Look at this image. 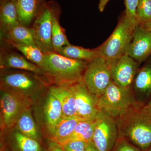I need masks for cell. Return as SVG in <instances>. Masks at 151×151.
Segmentation results:
<instances>
[{"label":"cell","instance_id":"cell-1","mask_svg":"<svg viewBox=\"0 0 151 151\" xmlns=\"http://www.w3.org/2000/svg\"><path fill=\"white\" fill-rule=\"evenodd\" d=\"M119 137L143 151L151 146V115L139 105L116 119Z\"/></svg>","mask_w":151,"mask_h":151},{"label":"cell","instance_id":"cell-2","mask_svg":"<svg viewBox=\"0 0 151 151\" xmlns=\"http://www.w3.org/2000/svg\"><path fill=\"white\" fill-rule=\"evenodd\" d=\"M44 75L51 83L68 85L82 81L88 62L71 59L55 52L45 54Z\"/></svg>","mask_w":151,"mask_h":151},{"label":"cell","instance_id":"cell-3","mask_svg":"<svg viewBox=\"0 0 151 151\" xmlns=\"http://www.w3.org/2000/svg\"><path fill=\"white\" fill-rule=\"evenodd\" d=\"M97 101L100 111L116 119L140 105L135 100L132 88L120 87L112 81Z\"/></svg>","mask_w":151,"mask_h":151},{"label":"cell","instance_id":"cell-4","mask_svg":"<svg viewBox=\"0 0 151 151\" xmlns=\"http://www.w3.org/2000/svg\"><path fill=\"white\" fill-rule=\"evenodd\" d=\"M137 25L124 14L112 34L97 47L99 56L115 59L127 53Z\"/></svg>","mask_w":151,"mask_h":151},{"label":"cell","instance_id":"cell-5","mask_svg":"<svg viewBox=\"0 0 151 151\" xmlns=\"http://www.w3.org/2000/svg\"><path fill=\"white\" fill-rule=\"evenodd\" d=\"M58 6L54 1L42 3L31 27L36 45L44 54L54 51L52 41V22Z\"/></svg>","mask_w":151,"mask_h":151},{"label":"cell","instance_id":"cell-6","mask_svg":"<svg viewBox=\"0 0 151 151\" xmlns=\"http://www.w3.org/2000/svg\"><path fill=\"white\" fill-rule=\"evenodd\" d=\"M112 60L98 56L87 63L82 80L90 93L96 97L101 96L112 81Z\"/></svg>","mask_w":151,"mask_h":151},{"label":"cell","instance_id":"cell-7","mask_svg":"<svg viewBox=\"0 0 151 151\" xmlns=\"http://www.w3.org/2000/svg\"><path fill=\"white\" fill-rule=\"evenodd\" d=\"M38 75L28 71L4 72L1 76V87L29 100L30 96L38 92L45 85Z\"/></svg>","mask_w":151,"mask_h":151},{"label":"cell","instance_id":"cell-8","mask_svg":"<svg viewBox=\"0 0 151 151\" xmlns=\"http://www.w3.org/2000/svg\"><path fill=\"white\" fill-rule=\"evenodd\" d=\"M119 137L116 119L100 111L97 119L92 142L98 151H111Z\"/></svg>","mask_w":151,"mask_h":151},{"label":"cell","instance_id":"cell-9","mask_svg":"<svg viewBox=\"0 0 151 151\" xmlns=\"http://www.w3.org/2000/svg\"><path fill=\"white\" fill-rule=\"evenodd\" d=\"M29 99L20 94L4 90L1 97V122L2 128L16 124L22 113L29 108Z\"/></svg>","mask_w":151,"mask_h":151},{"label":"cell","instance_id":"cell-10","mask_svg":"<svg viewBox=\"0 0 151 151\" xmlns=\"http://www.w3.org/2000/svg\"><path fill=\"white\" fill-rule=\"evenodd\" d=\"M68 85L75 97L77 116L83 120L96 119L100 111L97 97L90 93L83 80Z\"/></svg>","mask_w":151,"mask_h":151},{"label":"cell","instance_id":"cell-11","mask_svg":"<svg viewBox=\"0 0 151 151\" xmlns=\"http://www.w3.org/2000/svg\"><path fill=\"white\" fill-rule=\"evenodd\" d=\"M139 64L127 53L113 59L111 65L112 81L117 86L132 88L139 69Z\"/></svg>","mask_w":151,"mask_h":151},{"label":"cell","instance_id":"cell-12","mask_svg":"<svg viewBox=\"0 0 151 151\" xmlns=\"http://www.w3.org/2000/svg\"><path fill=\"white\" fill-rule=\"evenodd\" d=\"M127 53L139 63L147 59L151 55V31L137 25Z\"/></svg>","mask_w":151,"mask_h":151},{"label":"cell","instance_id":"cell-13","mask_svg":"<svg viewBox=\"0 0 151 151\" xmlns=\"http://www.w3.org/2000/svg\"><path fill=\"white\" fill-rule=\"evenodd\" d=\"M132 93L139 104L145 105L151 99V58L139 68L132 86Z\"/></svg>","mask_w":151,"mask_h":151},{"label":"cell","instance_id":"cell-14","mask_svg":"<svg viewBox=\"0 0 151 151\" xmlns=\"http://www.w3.org/2000/svg\"><path fill=\"white\" fill-rule=\"evenodd\" d=\"M0 65L2 69L14 68L44 75L40 67L28 60L23 55L5 48L1 49Z\"/></svg>","mask_w":151,"mask_h":151},{"label":"cell","instance_id":"cell-15","mask_svg":"<svg viewBox=\"0 0 151 151\" xmlns=\"http://www.w3.org/2000/svg\"><path fill=\"white\" fill-rule=\"evenodd\" d=\"M49 92L60 102L63 117L77 116L75 97L68 85L55 84L50 88Z\"/></svg>","mask_w":151,"mask_h":151},{"label":"cell","instance_id":"cell-16","mask_svg":"<svg viewBox=\"0 0 151 151\" xmlns=\"http://www.w3.org/2000/svg\"><path fill=\"white\" fill-rule=\"evenodd\" d=\"M44 115L47 129L51 134L63 114L60 102L50 92L44 106Z\"/></svg>","mask_w":151,"mask_h":151},{"label":"cell","instance_id":"cell-17","mask_svg":"<svg viewBox=\"0 0 151 151\" xmlns=\"http://www.w3.org/2000/svg\"><path fill=\"white\" fill-rule=\"evenodd\" d=\"M20 24L14 0H1L0 27L1 36Z\"/></svg>","mask_w":151,"mask_h":151},{"label":"cell","instance_id":"cell-18","mask_svg":"<svg viewBox=\"0 0 151 151\" xmlns=\"http://www.w3.org/2000/svg\"><path fill=\"white\" fill-rule=\"evenodd\" d=\"M20 24L28 27L33 22L42 3L40 0H14Z\"/></svg>","mask_w":151,"mask_h":151},{"label":"cell","instance_id":"cell-19","mask_svg":"<svg viewBox=\"0 0 151 151\" xmlns=\"http://www.w3.org/2000/svg\"><path fill=\"white\" fill-rule=\"evenodd\" d=\"M1 37L6 42L36 45L31 28L21 24L12 28Z\"/></svg>","mask_w":151,"mask_h":151},{"label":"cell","instance_id":"cell-20","mask_svg":"<svg viewBox=\"0 0 151 151\" xmlns=\"http://www.w3.org/2000/svg\"><path fill=\"white\" fill-rule=\"evenodd\" d=\"M83 119L78 116L63 117L57 124L50 139L54 142L58 144L70 137L79 122Z\"/></svg>","mask_w":151,"mask_h":151},{"label":"cell","instance_id":"cell-21","mask_svg":"<svg viewBox=\"0 0 151 151\" xmlns=\"http://www.w3.org/2000/svg\"><path fill=\"white\" fill-rule=\"evenodd\" d=\"M96 119L97 118L92 120H82L77 124L70 137L58 144L62 146L74 141H83L87 142L92 141Z\"/></svg>","mask_w":151,"mask_h":151},{"label":"cell","instance_id":"cell-22","mask_svg":"<svg viewBox=\"0 0 151 151\" xmlns=\"http://www.w3.org/2000/svg\"><path fill=\"white\" fill-rule=\"evenodd\" d=\"M56 52L68 58L87 62L99 56L97 48L89 49L71 44L63 47Z\"/></svg>","mask_w":151,"mask_h":151},{"label":"cell","instance_id":"cell-23","mask_svg":"<svg viewBox=\"0 0 151 151\" xmlns=\"http://www.w3.org/2000/svg\"><path fill=\"white\" fill-rule=\"evenodd\" d=\"M60 9L58 6L53 14L52 31V41L54 51L57 52L63 47L70 44L65 35V29L59 22Z\"/></svg>","mask_w":151,"mask_h":151},{"label":"cell","instance_id":"cell-24","mask_svg":"<svg viewBox=\"0 0 151 151\" xmlns=\"http://www.w3.org/2000/svg\"><path fill=\"white\" fill-rule=\"evenodd\" d=\"M6 43L18 50L28 60L37 65L42 70L45 60V54L36 45L19 44L12 42Z\"/></svg>","mask_w":151,"mask_h":151},{"label":"cell","instance_id":"cell-25","mask_svg":"<svg viewBox=\"0 0 151 151\" xmlns=\"http://www.w3.org/2000/svg\"><path fill=\"white\" fill-rule=\"evenodd\" d=\"M16 124L19 132L27 137L36 139L38 137L37 128L29 108L25 110L22 113Z\"/></svg>","mask_w":151,"mask_h":151},{"label":"cell","instance_id":"cell-26","mask_svg":"<svg viewBox=\"0 0 151 151\" xmlns=\"http://www.w3.org/2000/svg\"><path fill=\"white\" fill-rule=\"evenodd\" d=\"M14 137L21 151H40V145L35 139L19 132L15 133Z\"/></svg>","mask_w":151,"mask_h":151},{"label":"cell","instance_id":"cell-27","mask_svg":"<svg viewBox=\"0 0 151 151\" xmlns=\"http://www.w3.org/2000/svg\"><path fill=\"white\" fill-rule=\"evenodd\" d=\"M136 18L139 24L151 20V0H138Z\"/></svg>","mask_w":151,"mask_h":151},{"label":"cell","instance_id":"cell-28","mask_svg":"<svg viewBox=\"0 0 151 151\" xmlns=\"http://www.w3.org/2000/svg\"><path fill=\"white\" fill-rule=\"evenodd\" d=\"M126 10L124 14L132 22L138 24L136 18V10L138 0H124Z\"/></svg>","mask_w":151,"mask_h":151},{"label":"cell","instance_id":"cell-29","mask_svg":"<svg viewBox=\"0 0 151 151\" xmlns=\"http://www.w3.org/2000/svg\"><path fill=\"white\" fill-rule=\"evenodd\" d=\"M111 151H143L132 145L126 139L119 137L117 142Z\"/></svg>","mask_w":151,"mask_h":151},{"label":"cell","instance_id":"cell-30","mask_svg":"<svg viewBox=\"0 0 151 151\" xmlns=\"http://www.w3.org/2000/svg\"><path fill=\"white\" fill-rule=\"evenodd\" d=\"M86 142L74 141L62 145L64 151H84Z\"/></svg>","mask_w":151,"mask_h":151},{"label":"cell","instance_id":"cell-31","mask_svg":"<svg viewBox=\"0 0 151 151\" xmlns=\"http://www.w3.org/2000/svg\"><path fill=\"white\" fill-rule=\"evenodd\" d=\"M84 151H98V150L95 147L92 141H90L86 143Z\"/></svg>","mask_w":151,"mask_h":151},{"label":"cell","instance_id":"cell-32","mask_svg":"<svg viewBox=\"0 0 151 151\" xmlns=\"http://www.w3.org/2000/svg\"><path fill=\"white\" fill-rule=\"evenodd\" d=\"M110 0H99L98 4V9L101 12H102L105 9V6Z\"/></svg>","mask_w":151,"mask_h":151},{"label":"cell","instance_id":"cell-33","mask_svg":"<svg viewBox=\"0 0 151 151\" xmlns=\"http://www.w3.org/2000/svg\"><path fill=\"white\" fill-rule=\"evenodd\" d=\"M48 151H64L62 146L55 143L54 145L50 147Z\"/></svg>","mask_w":151,"mask_h":151},{"label":"cell","instance_id":"cell-34","mask_svg":"<svg viewBox=\"0 0 151 151\" xmlns=\"http://www.w3.org/2000/svg\"><path fill=\"white\" fill-rule=\"evenodd\" d=\"M140 25H141L142 26H143V27L151 31V20Z\"/></svg>","mask_w":151,"mask_h":151},{"label":"cell","instance_id":"cell-35","mask_svg":"<svg viewBox=\"0 0 151 151\" xmlns=\"http://www.w3.org/2000/svg\"><path fill=\"white\" fill-rule=\"evenodd\" d=\"M145 108L151 115V99L145 105H144Z\"/></svg>","mask_w":151,"mask_h":151},{"label":"cell","instance_id":"cell-36","mask_svg":"<svg viewBox=\"0 0 151 151\" xmlns=\"http://www.w3.org/2000/svg\"><path fill=\"white\" fill-rule=\"evenodd\" d=\"M147 151H151V146L150 147V148Z\"/></svg>","mask_w":151,"mask_h":151},{"label":"cell","instance_id":"cell-37","mask_svg":"<svg viewBox=\"0 0 151 151\" xmlns=\"http://www.w3.org/2000/svg\"><path fill=\"white\" fill-rule=\"evenodd\" d=\"M40 1L42 3L43 2L45 1V0H40Z\"/></svg>","mask_w":151,"mask_h":151}]
</instances>
